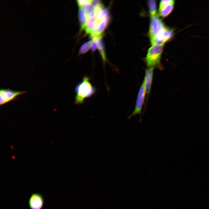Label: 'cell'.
<instances>
[{"mask_svg":"<svg viewBox=\"0 0 209 209\" xmlns=\"http://www.w3.org/2000/svg\"><path fill=\"white\" fill-rule=\"evenodd\" d=\"M163 45L153 46L149 48L145 59L147 66L154 67L159 65Z\"/></svg>","mask_w":209,"mask_h":209,"instance_id":"cell-2","label":"cell"},{"mask_svg":"<svg viewBox=\"0 0 209 209\" xmlns=\"http://www.w3.org/2000/svg\"><path fill=\"white\" fill-rule=\"evenodd\" d=\"M102 34L92 37V40L96 42L98 48L102 57L103 63L105 64L107 61L105 53L102 40Z\"/></svg>","mask_w":209,"mask_h":209,"instance_id":"cell-9","label":"cell"},{"mask_svg":"<svg viewBox=\"0 0 209 209\" xmlns=\"http://www.w3.org/2000/svg\"><path fill=\"white\" fill-rule=\"evenodd\" d=\"M92 42L93 40H92L82 44L80 48L79 53L83 54L87 52L91 48Z\"/></svg>","mask_w":209,"mask_h":209,"instance_id":"cell-15","label":"cell"},{"mask_svg":"<svg viewBox=\"0 0 209 209\" xmlns=\"http://www.w3.org/2000/svg\"><path fill=\"white\" fill-rule=\"evenodd\" d=\"M174 1L167 4L159 9L160 15L165 17L168 16L172 11L174 7Z\"/></svg>","mask_w":209,"mask_h":209,"instance_id":"cell-11","label":"cell"},{"mask_svg":"<svg viewBox=\"0 0 209 209\" xmlns=\"http://www.w3.org/2000/svg\"><path fill=\"white\" fill-rule=\"evenodd\" d=\"M86 17L91 12L93 11L94 7L92 4H87L82 7Z\"/></svg>","mask_w":209,"mask_h":209,"instance_id":"cell-16","label":"cell"},{"mask_svg":"<svg viewBox=\"0 0 209 209\" xmlns=\"http://www.w3.org/2000/svg\"><path fill=\"white\" fill-rule=\"evenodd\" d=\"M108 15V10L107 8H104L96 17V22H99L104 19Z\"/></svg>","mask_w":209,"mask_h":209,"instance_id":"cell-14","label":"cell"},{"mask_svg":"<svg viewBox=\"0 0 209 209\" xmlns=\"http://www.w3.org/2000/svg\"><path fill=\"white\" fill-rule=\"evenodd\" d=\"M149 11L152 17L155 15L156 12V3L155 0H149L148 1Z\"/></svg>","mask_w":209,"mask_h":209,"instance_id":"cell-13","label":"cell"},{"mask_svg":"<svg viewBox=\"0 0 209 209\" xmlns=\"http://www.w3.org/2000/svg\"><path fill=\"white\" fill-rule=\"evenodd\" d=\"M109 16L108 15L104 19L100 21L96 29L92 32L91 35V36L92 37L102 34L107 26L109 23Z\"/></svg>","mask_w":209,"mask_h":209,"instance_id":"cell-10","label":"cell"},{"mask_svg":"<svg viewBox=\"0 0 209 209\" xmlns=\"http://www.w3.org/2000/svg\"><path fill=\"white\" fill-rule=\"evenodd\" d=\"M154 67H149L145 72V78L143 81L147 96L149 94L151 87L153 78Z\"/></svg>","mask_w":209,"mask_h":209,"instance_id":"cell-8","label":"cell"},{"mask_svg":"<svg viewBox=\"0 0 209 209\" xmlns=\"http://www.w3.org/2000/svg\"><path fill=\"white\" fill-rule=\"evenodd\" d=\"M97 48V44L96 42L93 40L91 46V49L92 51H94Z\"/></svg>","mask_w":209,"mask_h":209,"instance_id":"cell-19","label":"cell"},{"mask_svg":"<svg viewBox=\"0 0 209 209\" xmlns=\"http://www.w3.org/2000/svg\"><path fill=\"white\" fill-rule=\"evenodd\" d=\"M174 1V0H162L161 1L160 3L159 6V9L161 8L167 4L173 2Z\"/></svg>","mask_w":209,"mask_h":209,"instance_id":"cell-18","label":"cell"},{"mask_svg":"<svg viewBox=\"0 0 209 209\" xmlns=\"http://www.w3.org/2000/svg\"><path fill=\"white\" fill-rule=\"evenodd\" d=\"M76 96L75 103L77 105L83 104L85 99L93 95L96 91L95 87L91 84L90 78L84 76L82 81L76 85L75 89Z\"/></svg>","mask_w":209,"mask_h":209,"instance_id":"cell-1","label":"cell"},{"mask_svg":"<svg viewBox=\"0 0 209 209\" xmlns=\"http://www.w3.org/2000/svg\"><path fill=\"white\" fill-rule=\"evenodd\" d=\"M173 35V30L165 26L155 36L150 38L151 44L153 46L163 45L172 38Z\"/></svg>","mask_w":209,"mask_h":209,"instance_id":"cell-3","label":"cell"},{"mask_svg":"<svg viewBox=\"0 0 209 209\" xmlns=\"http://www.w3.org/2000/svg\"><path fill=\"white\" fill-rule=\"evenodd\" d=\"M165 27L163 21L158 15L152 17L149 32L150 39L155 36Z\"/></svg>","mask_w":209,"mask_h":209,"instance_id":"cell-5","label":"cell"},{"mask_svg":"<svg viewBox=\"0 0 209 209\" xmlns=\"http://www.w3.org/2000/svg\"><path fill=\"white\" fill-rule=\"evenodd\" d=\"M78 17L82 30L84 29L86 22V17L82 7H79Z\"/></svg>","mask_w":209,"mask_h":209,"instance_id":"cell-12","label":"cell"},{"mask_svg":"<svg viewBox=\"0 0 209 209\" xmlns=\"http://www.w3.org/2000/svg\"><path fill=\"white\" fill-rule=\"evenodd\" d=\"M146 91L143 82L141 86L138 94L135 108L129 118L137 114H140L144 104Z\"/></svg>","mask_w":209,"mask_h":209,"instance_id":"cell-6","label":"cell"},{"mask_svg":"<svg viewBox=\"0 0 209 209\" xmlns=\"http://www.w3.org/2000/svg\"><path fill=\"white\" fill-rule=\"evenodd\" d=\"M44 200L40 193H33L28 201V205L30 209H42L44 205Z\"/></svg>","mask_w":209,"mask_h":209,"instance_id":"cell-7","label":"cell"},{"mask_svg":"<svg viewBox=\"0 0 209 209\" xmlns=\"http://www.w3.org/2000/svg\"><path fill=\"white\" fill-rule=\"evenodd\" d=\"M92 1V0H78L77 3L79 7H82L87 4H91Z\"/></svg>","mask_w":209,"mask_h":209,"instance_id":"cell-17","label":"cell"},{"mask_svg":"<svg viewBox=\"0 0 209 209\" xmlns=\"http://www.w3.org/2000/svg\"><path fill=\"white\" fill-rule=\"evenodd\" d=\"M25 93V91H16L8 89H1L0 90V105H3L13 100L18 96Z\"/></svg>","mask_w":209,"mask_h":209,"instance_id":"cell-4","label":"cell"}]
</instances>
